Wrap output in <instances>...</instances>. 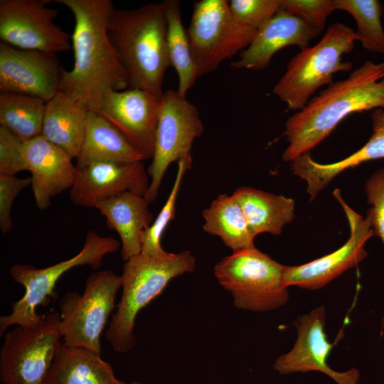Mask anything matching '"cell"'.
Instances as JSON below:
<instances>
[{
	"label": "cell",
	"mask_w": 384,
	"mask_h": 384,
	"mask_svg": "<svg viewBox=\"0 0 384 384\" xmlns=\"http://www.w3.org/2000/svg\"><path fill=\"white\" fill-rule=\"evenodd\" d=\"M75 18L73 68L64 70L60 91L89 112H97L109 90L129 87L127 74L108 36L111 0H55Z\"/></svg>",
	"instance_id": "6da1fadb"
},
{
	"label": "cell",
	"mask_w": 384,
	"mask_h": 384,
	"mask_svg": "<svg viewBox=\"0 0 384 384\" xmlns=\"http://www.w3.org/2000/svg\"><path fill=\"white\" fill-rule=\"evenodd\" d=\"M380 108L384 109V63L368 60L288 118L284 135L289 144L282 159L291 162L309 153L351 114Z\"/></svg>",
	"instance_id": "7a4b0ae2"
},
{
	"label": "cell",
	"mask_w": 384,
	"mask_h": 384,
	"mask_svg": "<svg viewBox=\"0 0 384 384\" xmlns=\"http://www.w3.org/2000/svg\"><path fill=\"white\" fill-rule=\"evenodd\" d=\"M108 36L127 74L129 88L144 90L160 98L165 73L171 66L163 1L134 9L114 8Z\"/></svg>",
	"instance_id": "3957f363"
},
{
	"label": "cell",
	"mask_w": 384,
	"mask_h": 384,
	"mask_svg": "<svg viewBox=\"0 0 384 384\" xmlns=\"http://www.w3.org/2000/svg\"><path fill=\"white\" fill-rule=\"evenodd\" d=\"M196 267L188 250L151 257L139 254L124 262L122 294L105 332L107 341L117 353H128L136 344L135 321L139 312L160 295L170 281Z\"/></svg>",
	"instance_id": "277c9868"
},
{
	"label": "cell",
	"mask_w": 384,
	"mask_h": 384,
	"mask_svg": "<svg viewBox=\"0 0 384 384\" xmlns=\"http://www.w3.org/2000/svg\"><path fill=\"white\" fill-rule=\"evenodd\" d=\"M356 41L351 28L333 23L316 44L302 48L289 60L273 87L274 95L290 110H302L320 87L333 82L334 74L352 69V63L343 62V55L353 50Z\"/></svg>",
	"instance_id": "5b68a950"
},
{
	"label": "cell",
	"mask_w": 384,
	"mask_h": 384,
	"mask_svg": "<svg viewBox=\"0 0 384 384\" xmlns=\"http://www.w3.org/2000/svg\"><path fill=\"white\" fill-rule=\"evenodd\" d=\"M121 243L114 238L101 236L89 230L81 250L74 257L44 268H36L32 265L16 264L9 268L13 279L25 289L23 297L11 304L9 314L0 317V336L14 325L23 327L34 326L44 319L37 312L39 305H47L51 299L57 297L55 288L58 280L70 270L88 265L97 270L103 258L114 253Z\"/></svg>",
	"instance_id": "8992f818"
},
{
	"label": "cell",
	"mask_w": 384,
	"mask_h": 384,
	"mask_svg": "<svg viewBox=\"0 0 384 384\" xmlns=\"http://www.w3.org/2000/svg\"><path fill=\"white\" fill-rule=\"evenodd\" d=\"M284 267L255 247L233 252L213 270L219 284L232 294L235 307L260 312L276 309L287 302Z\"/></svg>",
	"instance_id": "52a82bcc"
},
{
	"label": "cell",
	"mask_w": 384,
	"mask_h": 384,
	"mask_svg": "<svg viewBox=\"0 0 384 384\" xmlns=\"http://www.w3.org/2000/svg\"><path fill=\"white\" fill-rule=\"evenodd\" d=\"M121 286V276L104 270L86 279L82 294L67 292L59 302L63 343L101 353V334L116 308L115 298Z\"/></svg>",
	"instance_id": "ba28073f"
},
{
	"label": "cell",
	"mask_w": 384,
	"mask_h": 384,
	"mask_svg": "<svg viewBox=\"0 0 384 384\" xmlns=\"http://www.w3.org/2000/svg\"><path fill=\"white\" fill-rule=\"evenodd\" d=\"M257 32L233 16L228 1L196 2L187 33L198 77L215 71L223 61L245 50Z\"/></svg>",
	"instance_id": "9c48e42d"
},
{
	"label": "cell",
	"mask_w": 384,
	"mask_h": 384,
	"mask_svg": "<svg viewBox=\"0 0 384 384\" xmlns=\"http://www.w3.org/2000/svg\"><path fill=\"white\" fill-rule=\"evenodd\" d=\"M60 315L51 311L34 326L8 332L0 350L2 384H43L62 344Z\"/></svg>",
	"instance_id": "30bf717a"
},
{
	"label": "cell",
	"mask_w": 384,
	"mask_h": 384,
	"mask_svg": "<svg viewBox=\"0 0 384 384\" xmlns=\"http://www.w3.org/2000/svg\"><path fill=\"white\" fill-rule=\"evenodd\" d=\"M203 132L197 108L176 90L160 97L154 151L147 172L149 189L144 196L150 204L157 197L164 174L174 161L191 157L194 140Z\"/></svg>",
	"instance_id": "8fae6325"
},
{
	"label": "cell",
	"mask_w": 384,
	"mask_h": 384,
	"mask_svg": "<svg viewBox=\"0 0 384 384\" xmlns=\"http://www.w3.org/2000/svg\"><path fill=\"white\" fill-rule=\"evenodd\" d=\"M50 0H0V39L11 46L49 53L72 48L69 35L54 20Z\"/></svg>",
	"instance_id": "7c38bea8"
},
{
	"label": "cell",
	"mask_w": 384,
	"mask_h": 384,
	"mask_svg": "<svg viewBox=\"0 0 384 384\" xmlns=\"http://www.w3.org/2000/svg\"><path fill=\"white\" fill-rule=\"evenodd\" d=\"M333 194L347 218L350 228L348 240L338 250L320 258L300 265H284L283 282L287 287L297 286L309 290L319 289L368 256L365 245L375 235L370 210L363 217L345 202L338 189H335Z\"/></svg>",
	"instance_id": "4fadbf2b"
},
{
	"label": "cell",
	"mask_w": 384,
	"mask_h": 384,
	"mask_svg": "<svg viewBox=\"0 0 384 384\" xmlns=\"http://www.w3.org/2000/svg\"><path fill=\"white\" fill-rule=\"evenodd\" d=\"M64 69L54 53L0 42V92L48 102L60 90Z\"/></svg>",
	"instance_id": "5bb4252c"
},
{
	"label": "cell",
	"mask_w": 384,
	"mask_h": 384,
	"mask_svg": "<svg viewBox=\"0 0 384 384\" xmlns=\"http://www.w3.org/2000/svg\"><path fill=\"white\" fill-rule=\"evenodd\" d=\"M326 311L323 306L297 319L294 325L297 338L292 349L278 357L274 369L280 375L319 371L338 384H359L360 373L356 368L346 371L333 370L327 358L334 344L329 342L325 332Z\"/></svg>",
	"instance_id": "9a60e30c"
},
{
	"label": "cell",
	"mask_w": 384,
	"mask_h": 384,
	"mask_svg": "<svg viewBox=\"0 0 384 384\" xmlns=\"http://www.w3.org/2000/svg\"><path fill=\"white\" fill-rule=\"evenodd\" d=\"M160 98L138 88L109 90L97 113L117 128L146 158L152 159Z\"/></svg>",
	"instance_id": "2e32d148"
},
{
	"label": "cell",
	"mask_w": 384,
	"mask_h": 384,
	"mask_svg": "<svg viewBox=\"0 0 384 384\" xmlns=\"http://www.w3.org/2000/svg\"><path fill=\"white\" fill-rule=\"evenodd\" d=\"M149 183L148 172L142 161L95 162L82 167L76 166L69 196L76 206L95 208L97 202L124 191L145 196Z\"/></svg>",
	"instance_id": "e0dca14e"
},
{
	"label": "cell",
	"mask_w": 384,
	"mask_h": 384,
	"mask_svg": "<svg viewBox=\"0 0 384 384\" xmlns=\"http://www.w3.org/2000/svg\"><path fill=\"white\" fill-rule=\"evenodd\" d=\"M23 156L26 171L31 174L36 205L46 210L54 197L72 188L76 174L73 158L42 135L24 142Z\"/></svg>",
	"instance_id": "ac0fdd59"
},
{
	"label": "cell",
	"mask_w": 384,
	"mask_h": 384,
	"mask_svg": "<svg viewBox=\"0 0 384 384\" xmlns=\"http://www.w3.org/2000/svg\"><path fill=\"white\" fill-rule=\"evenodd\" d=\"M318 35L302 19L281 9L257 32L251 43L240 53L231 66L235 69L262 70L285 47L304 48Z\"/></svg>",
	"instance_id": "d6986e66"
},
{
	"label": "cell",
	"mask_w": 384,
	"mask_h": 384,
	"mask_svg": "<svg viewBox=\"0 0 384 384\" xmlns=\"http://www.w3.org/2000/svg\"><path fill=\"white\" fill-rule=\"evenodd\" d=\"M373 133L368 141L358 150L334 163L315 161L309 153L290 163L293 174L306 183V192L313 201L339 174L369 161L384 159V109L374 110L371 114Z\"/></svg>",
	"instance_id": "ffe728a7"
},
{
	"label": "cell",
	"mask_w": 384,
	"mask_h": 384,
	"mask_svg": "<svg viewBox=\"0 0 384 384\" xmlns=\"http://www.w3.org/2000/svg\"><path fill=\"white\" fill-rule=\"evenodd\" d=\"M144 196L124 191L97 202L95 208L120 238L121 256L127 261L141 253L142 235L154 221Z\"/></svg>",
	"instance_id": "44dd1931"
},
{
	"label": "cell",
	"mask_w": 384,
	"mask_h": 384,
	"mask_svg": "<svg viewBox=\"0 0 384 384\" xmlns=\"http://www.w3.org/2000/svg\"><path fill=\"white\" fill-rule=\"evenodd\" d=\"M76 166L95 162L131 164L146 160L117 128L97 112H89Z\"/></svg>",
	"instance_id": "7402d4cb"
},
{
	"label": "cell",
	"mask_w": 384,
	"mask_h": 384,
	"mask_svg": "<svg viewBox=\"0 0 384 384\" xmlns=\"http://www.w3.org/2000/svg\"><path fill=\"white\" fill-rule=\"evenodd\" d=\"M117 380L100 353L62 343L43 384H114Z\"/></svg>",
	"instance_id": "603a6c76"
},
{
	"label": "cell",
	"mask_w": 384,
	"mask_h": 384,
	"mask_svg": "<svg viewBox=\"0 0 384 384\" xmlns=\"http://www.w3.org/2000/svg\"><path fill=\"white\" fill-rule=\"evenodd\" d=\"M88 113L59 90L46 102L41 135L76 159L83 143Z\"/></svg>",
	"instance_id": "cb8c5ba5"
},
{
	"label": "cell",
	"mask_w": 384,
	"mask_h": 384,
	"mask_svg": "<svg viewBox=\"0 0 384 384\" xmlns=\"http://www.w3.org/2000/svg\"><path fill=\"white\" fill-rule=\"evenodd\" d=\"M240 205L252 235L268 233L278 235L294 218V201L282 195L247 186L232 194Z\"/></svg>",
	"instance_id": "d4e9b609"
},
{
	"label": "cell",
	"mask_w": 384,
	"mask_h": 384,
	"mask_svg": "<svg viewBox=\"0 0 384 384\" xmlns=\"http://www.w3.org/2000/svg\"><path fill=\"white\" fill-rule=\"evenodd\" d=\"M206 233L219 237L233 252L255 248V236L233 195H219L203 210Z\"/></svg>",
	"instance_id": "484cf974"
},
{
	"label": "cell",
	"mask_w": 384,
	"mask_h": 384,
	"mask_svg": "<svg viewBox=\"0 0 384 384\" xmlns=\"http://www.w3.org/2000/svg\"><path fill=\"white\" fill-rule=\"evenodd\" d=\"M166 18V43L171 65L178 75L176 92L186 97L198 78L187 30L181 18V3L177 0L163 1Z\"/></svg>",
	"instance_id": "4316f807"
},
{
	"label": "cell",
	"mask_w": 384,
	"mask_h": 384,
	"mask_svg": "<svg viewBox=\"0 0 384 384\" xmlns=\"http://www.w3.org/2000/svg\"><path fill=\"white\" fill-rule=\"evenodd\" d=\"M46 105L35 97L0 92V127L23 142L41 136Z\"/></svg>",
	"instance_id": "83f0119b"
},
{
	"label": "cell",
	"mask_w": 384,
	"mask_h": 384,
	"mask_svg": "<svg viewBox=\"0 0 384 384\" xmlns=\"http://www.w3.org/2000/svg\"><path fill=\"white\" fill-rule=\"evenodd\" d=\"M336 10L348 13L355 20L357 41L373 53L384 55L383 6L378 0H335Z\"/></svg>",
	"instance_id": "f1b7e54d"
},
{
	"label": "cell",
	"mask_w": 384,
	"mask_h": 384,
	"mask_svg": "<svg viewBox=\"0 0 384 384\" xmlns=\"http://www.w3.org/2000/svg\"><path fill=\"white\" fill-rule=\"evenodd\" d=\"M191 163L192 157L178 161L176 176L170 194L156 218L142 235L141 254L146 256L157 257L163 256L168 252L162 247L161 240L167 225L175 218L178 191L183 175L187 170L191 169Z\"/></svg>",
	"instance_id": "f546056e"
},
{
	"label": "cell",
	"mask_w": 384,
	"mask_h": 384,
	"mask_svg": "<svg viewBox=\"0 0 384 384\" xmlns=\"http://www.w3.org/2000/svg\"><path fill=\"white\" fill-rule=\"evenodd\" d=\"M233 16L243 26L258 31L280 9V0H232Z\"/></svg>",
	"instance_id": "4dcf8cb0"
},
{
	"label": "cell",
	"mask_w": 384,
	"mask_h": 384,
	"mask_svg": "<svg viewBox=\"0 0 384 384\" xmlns=\"http://www.w3.org/2000/svg\"><path fill=\"white\" fill-rule=\"evenodd\" d=\"M281 9L306 23L317 35L327 17L336 10L335 0H280Z\"/></svg>",
	"instance_id": "1f68e13d"
},
{
	"label": "cell",
	"mask_w": 384,
	"mask_h": 384,
	"mask_svg": "<svg viewBox=\"0 0 384 384\" xmlns=\"http://www.w3.org/2000/svg\"><path fill=\"white\" fill-rule=\"evenodd\" d=\"M365 191L370 208L372 228L384 245V168L375 171L366 181Z\"/></svg>",
	"instance_id": "d6a6232c"
},
{
	"label": "cell",
	"mask_w": 384,
	"mask_h": 384,
	"mask_svg": "<svg viewBox=\"0 0 384 384\" xmlns=\"http://www.w3.org/2000/svg\"><path fill=\"white\" fill-rule=\"evenodd\" d=\"M23 144V141L0 127V174L16 176L26 170Z\"/></svg>",
	"instance_id": "836d02e7"
},
{
	"label": "cell",
	"mask_w": 384,
	"mask_h": 384,
	"mask_svg": "<svg viewBox=\"0 0 384 384\" xmlns=\"http://www.w3.org/2000/svg\"><path fill=\"white\" fill-rule=\"evenodd\" d=\"M31 185V178L0 174V229L3 233L12 228L11 208L18 195Z\"/></svg>",
	"instance_id": "e575fe53"
},
{
	"label": "cell",
	"mask_w": 384,
	"mask_h": 384,
	"mask_svg": "<svg viewBox=\"0 0 384 384\" xmlns=\"http://www.w3.org/2000/svg\"><path fill=\"white\" fill-rule=\"evenodd\" d=\"M114 384H142L139 381H132L130 383H126L122 380H117V381Z\"/></svg>",
	"instance_id": "d590c367"
}]
</instances>
